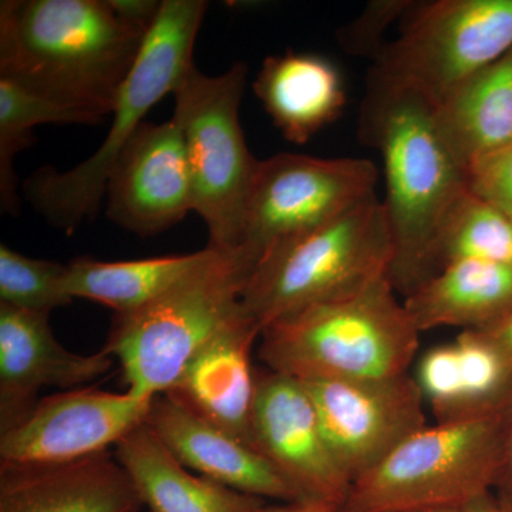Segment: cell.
Returning <instances> with one entry per match:
<instances>
[{"label":"cell","instance_id":"8fae6325","mask_svg":"<svg viewBox=\"0 0 512 512\" xmlns=\"http://www.w3.org/2000/svg\"><path fill=\"white\" fill-rule=\"evenodd\" d=\"M299 382L308 390L330 450L352 485L427 426L426 403L410 373Z\"/></svg>","mask_w":512,"mask_h":512},{"label":"cell","instance_id":"6da1fadb","mask_svg":"<svg viewBox=\"0 0 512 512\" xmlns=\"http://www.w3.org/2000/svg\"><path fill=\"white\" fill-rule=\"evenodd\" d=\"M146 36L107 0H3L0 79L103 123Z\"/></svg>","mask_w":512,"mask_h":512},{"label":"cell","instance_id":"ffe728a7","mask_svg":"<svg viewBox=\"0 0 512 512\" xmlns=\"http://www.w3.org/2000/svg\"><path fill=\"white\" fill-rule=\"evenodd\" d=\"M256 97L286 140L305 144L335 121L346 104L342 73L328 57L293 52L266 57Z\"/></svg>","mask_w":512,"mask_h":512},{"label":"cell","instance_id":"4fadbf2b","mask_svg":"<svg viewBox=\"0 0 512 512\" xmlns=\"http://www.w3.org/2000/svg\"><path fill=\"white\" fill-rule=\"evenodd\" d=\"M252 440L303 501L343 507L352 481L330 450L315 404L302 382L256 370Z\"/></svg>","mask_w":512,"mask_h":512},{"label":"cell","instance_id":"cb8c5ba5","mask_svg":"<svg viewBox=\"0 0 512 512\" xmlns=\"http://www.w3.org/2000/svg\"><path fill=\"white\" fill-rule=\"evenodd\" d=\"M463 259L512 266V221L468 185L441 224L434 247V274Z\"/></svg>","mask_w":512,"mask_h":512},{"label":"cell","instance_id":"277c9868","mask_svg":"<svg viewBox=\"0 0 512 512\" xmlns=\"http://www.w3.org/2000/svg\"><path fill=\"white\" fill-rule=\"evenodd\" d=\"M208 248L200 265L158 298L116 315L104 350L119 360L128 393L170 392L192 357L241 311L256 261L245 249Z\"/></svg>","mask_w":512,"mask_h":512},{"label":"cell","instance_id":"44dd1931","mask_svg":"<svg viewBox=\"0 0 512 512\" xmlns=\"http://www.w3.org/2000/svg\"><path fill=\"white\" fill-rule=\"evenodd\" d=\"M420 332L444 328H488L512 311V266L450 262L404 298Z\"/></svg>","mask_w":512,"mask_h":512},{"label":"cell","instance_id":"d4e9b609","mask_svg":"<svg viewBox=\"0 0 512 512\" xmlns=\"http://www.w3.org/2000/svg\"><path fill=\"white\" fill-rule=\"evenodd\" d=\"M89 114L0 79V205L3 214L18 215L20 197L13 161L35 143L33 128L42 124H99Z\"/></svg>","mask_w":512,"mask_h":512},{"label":"cell","instance_id":"484cf974","mask_svg":"<svg viewBox=\"0 0 512 512\" xmlns=\"http://www.w3.org/2000/svg\"><path fill=\"white\" fill-rule=\"evenodd\" d=\"M461 420L504 412L512 399V363L477 330L456 340Z\"/></svg>","mask_w":512,"mask_h":512},{"label":"cell","instance_id":"52a82bcc","mask_svg":"<svg viewBox=\"0 0 512 512\" xmlns=\"http://www.w3.org/2000/svg\"><path fill=\"white\" fill-rule=\"evenodd\" d=\"M503 458V412L426 426L357 478L342 510L467 507L495 490Z\"/></svg>","mask_w":512,"mask_h":512},{"label":"cell","instance_id":"3957f363","mask_svg":"<svg viewBox=\"0 0 512 512\" xmlns=\"http://www.w3.org/2000/svg\"><path fill=\"white\" fill-rule=\"evenodd\" d=\"M389 275L316 303L262 330L259 359L303 380L383 379L409 373L420 330Z\"/></svg>","mask_w":512,"mask_h":512},{"label":"cell","instance_id":"4dcf8cb0","mask_svg":"<svg viewBox=\"0 0 512 512\" xmlns=\"http://www.w3.org/2000/svg\"><path fill=\"white\" fill-rule=\"evenodd\" d=\"M504 458L494 493L512 500V399L504 412Z\"/></svg>","mask_w":512,"mask_h":512},{"label":"cell","instance_id":"f1b7e54d","mask_svg":"<svg viewBox=\"0 0 512 512\" xmlns=\"http://www.w3.org/2000/svg\"><path fill=\"white\" fill-rule=\"evenodd\" d=\"M468 188L512 221V143L470 161Z\"/></svg>","mask_w":512,"mask_h":512},{"label":"cell","instance_id":"9a60e30c","mask_svg":"<svg viewBox=\"0 0 512 512\" xmlns=\"http://www.w3.org/2000/svg\"><path fill=\"white\" fill-rule=\"evenodd\" d=\"M49 319L0 303V433L29 416L40 390L79 389L113 369L107 350L80 355L64 348Z\"/></svg>","mask_w":512,"mask_h":512},{"label":"cell","instance_id":"7402d4cb","mask_svg":"<svg viewBox=\"0 0 512 512\" xmlns=\"http://www.w3.org/2000/svg\"><path fill=\"white\" fill-rule=\"evenodd\" d=\"M454 156L467 164L512 143V50L456 87L434 107Z\"/></svg>","mask_w":512,"mask_h":512},{"label":"cell","instance_id":"ba28073f","mask_svg":"<svg viewBox=\"0 0 512 512\" xmlns=\"http://www.w3.org/2000/svg\"><path fill=\"white\" fill-rule=\"evenodd\" d=\"M248 66L232 64L210 76L192 62L175 86L173 119L183 133L194 211L210 235L208 247H241L245 208L259 161L249 151L239 123Z\"/></svg>","mask_w":512,"mask_h":512},{"label":"cell","instance_id":"d6a6232c","mask_svg":"<svg viewBox=\"0 0 512 512\" xmlns=\"http://www.w3.org/2000/svg\"><path fill=\"white\" fill-rule=\"evenodd\" d=\"M339 505L320 503V501H296V503H279L264 505L259 512H338Z\"/></svg>","mask_w":512,"mask_h":512},{"label":"cell","instance_id":"5b68a950","mask_svg":"<svg viewBox=\"0 0 512 512\" xmlns=\"http://www.w3.org/2000/svg\"><path fill=\"white\" fill-rule=\"evenodd\" d=\"M207 8L204 0H163L156 25L148 32L136 66L121 89L103 144L72 170L60 173L46 165L26 178L23 195L52 227L72 234L99 210L111 170L128 141L146 121L148 111L173 94L192 63Z\"/></svg>","mask_w":512,"mask_h":512},{"label":"cell","instance_id":"2e32d148","mask_svg":"<svg viewBox=\"0 0 512 512\" xmlns=\"http://www.w3.org/2000/svg\"><path fill=\"white\" fill-rule=\"evenodd\" d=\"M146 423L184 467L200 476L261 500L303 501L258 450L192 412L174 394L154 397Z\"/></svg>","mask_w":512,"mask_h":512},{"label":"cell","instance_id":"e575fe53","mask_svg":"<svg viewBox=\"0 0 512 512\" xmlns=\"http://www.w3.org/2000/svg\"><path fill=\"white\" fill-rule=\"evenodd\" d=\"M406 512H466V507L429 508V510H414Z\"/></svg>","mask_w":512,"mask_h":512},{"label":"cell","instance_id":"603a6c76","mask_svg":"<svg viewBox=\"0 0 512 512\" xmlns=\"http://www.w3.org/2000/svg\"><path fill=\"white\" fill-rule=\"evenodd\" d=\"M208 248L188 255L104 262L79 256L67 265L70 298L87 299L128 315L154 301L204 261Z\"/></svg>","mask_w":512,"mask_h":512},{"label":"cell","instance_id":"ac0fdd59","mask_svg":"<svg viewBox=\"0 0 512 512\" xmlns=\"http://www.w3.org/2000/svg\"><path fill=\"white\" fill-rule=\"evenodd\" d=\"M261 330L238 312L192 357L183 375L170 390L192 412L254 446L256 370L252 367V348ZM256 450V448H255Z\"/></svg>","mask_w":512,"mask_h":512},{"label":"cell","instance_id":"8992f818","mask_svg":"<svg viewBox=\"0 0 512 512\" xmlns=\"http://www.w3.org/2000/svg\"><path fill=\"white\" fill-rule=\"evenodd\" d=\"M393 241L376 194L325 224L269 249L256 262L241 308L262 330L389 275Z\"/></svg>","mask_w":512,"mask_h":512},{"label":"cell","instance_id":"d590c367","mask_svg":"<svg viewBox=\"0 0 512 512\" xmlns=\"http://www.w3.org/2000/svg\"><path fill=\"white\" fill-rule=\"evenodd\" d=\"M338 512H345V511H343L342 508H340V510Z\"/></svg>","mask_w":512,"mask_h":512},{"label":"cell","instance_id":"d6986e66","mask_svg":"<svg viewBox=\"0 0 512 512\" xmlns=\"http://www.w3.org/2000/svg\"><path fill=\"white\" fill-rule=\"evenodd\" d=\"M148 512H259L265 500L192 474L147 423L114 447Z\"/></svg>","mask_w":512,"mask_h":512},{"label":"cell","instance_id":"4316f807","mask_svg":"<svg viewBox=\"0 0 512 512\" xmlns=\"http://www.w3.org/2000/svg\"><path fill=\"white\" fill-rule=\"evenodd\" d=\"M67 265L32 258L0 245V303L45 313L73 302L66 289Z\"/></svg>","mask_w":512,"mask_h":512},{"label":"cell","instance_id":"e0dca14e","mask_svg":"<svg viewBox=\"0 0 512 512\" xmlns=\"http://www.w3.org/2000/svg\"><path fill=\"white\" fill-rule=\"evenodd\" d=\"M143 501L114 454L60 464L0 463V512H140Z\"/></svg>","mask_w":512,"mask_h":512},{"label":"cell","instance_id":"9c48e42d","mask_svg":"<svg viewBox=\"0 0 512 512\" xmlns=\"http://www.w3.org/2000/svg\"><path fill=\"white\" fill-rule=\"evenodd\" d=\"M512 50V0L412 2L399 36L372 72L436 107L461 83Z\"/></svg>","mask_w":512,"mask_h":512},{"label":"cell","instance_id":"30bf717a","mask_svg":"<svg viewBox=\"0 0 512 512\" xmlns=\"http://www.w3.org/2000/svg\"><path fill=\"white\" fill-rule=\"evenodd\" d=\"M377 177L376 165L366 158L281 153L259 161L239 248L258 262L269 249L376 194Z\"/></svg>","mask_w":512,"mask_h":512},{"label":"cell","instance_id":"5bb4252c","mask_svg":"<svg viewBox=\"0 0 512 512\" xmlns=\"http://www.w3.org/2000/svg\"><path fill=\"white\" fill-rule=\"evenodd\" d=\"M104 198L107 218L138 237L161 234L194 211L190 167L177 121L141 124L114 164Z\"/></svg>","mask_w":512,"mask_h":512},{"label":"cell","instance_id":"f546056e","mask_svg":"<svg viewBox=\"0 0 512 512\" xmlns=\"http://www.w3.org/2000/svg\"><path fill=\"white\" fill-rule=\"evenodd\" d=\"M117 18L128 28L148 35L156 25L163 2L158 0H107Z\"/></svg>","mask_w":512,"mask_h":512},{"label":"cell","instance_id":"1f68e13d","mask_svg":"<svg viewBox=\"0 0 512 512\" xmlns=\"http://www.w3.org/2000/svg\"><path fill=\"white\" fill-rule=\"evenodd\" d=\"M484 338L501 350V353L512 363V311L503 319L488 326V328L477 330Z\"/></svg>","mask_w":512,"mask_h":512},{"label":"cell","instance_id":"7a4b0ae2","mask_svg":"<svg viewBox=\"0 0 512 512\" xmlns=\"http://www.w3.org/2000/svg\"><path fill=\"white\" fill-rule=\"evenodd\" d=\"M360 131L379 150L393 241L389 278L404 298L434 274L441 224L467 188L466 170L437 126L430 101L409 87L370 74Z\"/></svg>","mask_w":512,"mask_h":512},{"label":"cell","instance_id":"83f0119b","mask_svg":"<svg viewBox=\"0 0 512 512\" xmlns=\"http://www.w3.org/2000/svg\"><path fill=\"white\" fill-rule=\"evenodd\" d=\"M409 0H379L369 3L359 18L339 29L340 45L348 53L360 56H373L375 60L386 43L383 35L396 19H402L410 8Z\"/></svg>","mask_w":512,"mask_h":512},{"label":"cell","instance_id":"7c38bea8","mask_svg":"<svg viewBox=\"0 0 512 512\" xmlns=\"http://www.w3.org/2000/svg\"><path fill=\"white\" fill-rule=\"evenodd\" d=\"M153 399L94 387L45 397L0 433V463L60 464L106 453L146 423Z\"/></svg>","mask_w":512,"mask_h":512},{"label":"cell","instance_id":"836d02e7","mask_svg":"<svg viewBox=\"0 0 512 512\" xmlns=\"http://www.w3.org/2000/svg\"><path fill=\"white\" fill-rule=\"evenodd\" d=\"M466 512H512V500L491 491L468 504Z\"/></svg>","mask_w":512,"mask_h":512}]
</instances>
